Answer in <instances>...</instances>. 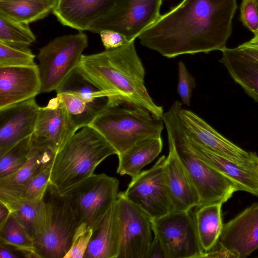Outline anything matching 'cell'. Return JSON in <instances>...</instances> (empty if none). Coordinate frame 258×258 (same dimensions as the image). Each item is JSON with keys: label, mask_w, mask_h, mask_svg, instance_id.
<instances>
[{"label": "cell", "mask_w": 258, "mask_h": 258, "mask_svg": "<svg viewBox=\"0 0 258 258\" xmlns=\"http://www.w3.org/2000/svg\"><path fill=\"white\" fill-rule=\"evenodd\" d=\"M11 214V212L8 207L0 202V227L5 223Z\"/></svg>", "instance_id": "cell-42"}, {"label": "cell", "mask_w": 258, "mask_h": 258, "mask_svg": "<svg viewBox=\"0 0 258 258\" xmlns=\"http://www.w3.org/2000/svg\"><path fill=\"white\" fill-rule=\"evenodd\" d=\"M163 148L161 137L142 140L117 155L116 172L120 175L136 177L147 165L151 163L161 153Z\"/></svg>", "instance_id": "cell-24"}, {"label": "cell", "mask_w": 258, "mask_h": 258, "mask_svg": "<svg viewBox=\"0 0 258 258\" xmlns=\"http://www.w3.org/2000/svg\"><path fill=\"white\" fill-rule=\"evenodd\" d=\"M180 123L186 135L207 149L245 167L256 169L258 157L245 151L224 137L191 111L178 108Z\"/></svg>", "instance_id": "cell-13"}, {"label": "cell", "mask_w": 258, "mask_h": 258, "mask_svg": "<svg viewBox=\"0 0 258 258\" xmlns=\"http://www.w3.org/2000/svg\"><path fill=\"white\" fill-rule=\"evenodd\" d=\"M147 258H166L163 248L155 236L150 245Z\"/></svg>", "instance_id": "cell-40"}, {"label": "cell", "mask_w": 258, "mask_h": 258, "mask_svg": "<svg viewBox=\"0 0 258 258\" xmlns=\"http://www.w3.org/2000/svg\"><path fill=\"white\" fill-rule=\"evenodd\" d=\"M88 45L87 35L80 31L58 37L39 49L37 58L41 93L57 90L78 67Z\"/></svg>", "instance_id": "cell-6"}, {"label": "cell", "mask_w": 258, "mask_h": 258, "mask_svg": "<svg viewBox=\"0 0 258 258\" xmlns=\"http://www.w3.org/2000/svg\"><path fill=\"white\" fill-rule=\"evenodd\" d=\"M3 203L8 207L35 242L42 233L46 221L47 211L44 200L28 201L19 200Z\"/></svg>", "instance_id": "cell-27"}, {"label": "cell", "mask_w": 258, "mask_h": 258, "mask_svg": "<svg viewBox=\"0 0 258 258\" xmlns=\"http://www.w3.org/2000/svg\"><path fill=\"white\" fill-rule=\"evenodd\" d=\"M186 135L190 148L199 157L232 180L240 190L258 196L256 169L239 165L192 140L186 134Z\"/></svg>", "instance_id": "cell-21"}, {"label": "cell", "mask_w": 258, "mask_h": 258, "mask_svg": "<svg viewBox=\"0 0 258 258\" xmlns=\"http://www.w3.org/2000/svg\"><path fill=\"white\" fill-rule=\"evenodd\" d=\"M204 258H237L231 251L218 244L213 250L204 253Z\"/></svg>", "instance_id": "cell-38"}, {"label": "cell", "mask_w": 258, "mask_h": 258, "mask_svg": "<svg viewBox=\"0 0 258 258\" xmlns=\"http://www.w3.org/2000/svg\"><path fill=\"white\" fill-rule=\"evenodd\" d=\"M254 37L258 38V30L256 33L254 34Z\"/></svg>", "instance_id": "cell-43"}, {"label": "cell", "mask_w": 258, "mask_h": 258, "mask_svg": "<svg viewBox=\"0 0 258 258\" xmlns=\"http://www.w3.org/2000/svg\"><path fill=\"white\" fill-rule=\"evenodd\" d=\"M218 244L237 258L247 257L258 249V203L223 224Z\"/></svg>", "instance_id": "cell-16"}, {"label": "cell", "mask_w": 258, "mask_h": 258, "mask_svg": "<svg viewBox=\"0 0 258 258\" xmlns=\"http://www.w3.org/2000/svg\"><path fill=\"white\" fill-rule=\"evenodd\" d=\"M77 68L90 82L110 95V105L142 107L162 118V107L154 102L145 85V69L135 40L118 48L83 54Z\"/></svg>", "instance_id": "cell-2"}, {"label": "cell", "mask_w": 258, "mask_h": 258, "mask_svg": "<svg viewBox=\"0 0 258 258\" xmlns=\"http://www.w3.org/2000/svg\"><path fill=\"white\" fill-rule=\"evenodd\" d=\"M256 171H257V175H258V160H257V164H256Z\"/></svg>", "instance_id": "cell-45"}, {"label": "cell", "mask_w": 258, "mask_h": 258, "mask_svg": "<svg viewBox=\"0 0 258 258\" xmlns=\"http://www.w3.org/2000/svg\"><path fill=\"white\" fill-rule=\"evenodd\" d=\"M13 249L0 244V258H17L19 256L14 252Z\"/></svg>", "instance_id": "cell-41"}, {"label": "cell", "mask_w": 258, "mask_h": 258, "mask_svg": "<svg viewBox=\"0 0 258 258\" xmlns=\"http://www.w3.org/2000/svg\"><path fill=\"white\" fill-rule=\"evenodd\" d=\"M119 180L105 173L93 174L64 194L78 225L85 223L94 230L118 196Z\"/></svg>", "instance_id": "cell-7"}, {"label": "cell", "mask_w": 258, "mask_h": 258, "mask_svg": "<svg viewBox=\"0 0 258 258\" xmlns=\"http://www.w3.org/2000/svg\"><path fill=\"white\" fill-rule=\"evenodd\" d=\"M77 131L58 96L39 107L33 134L46 140L56 152Z\"/></svg>", "instance_id": "cell-18"}, {"label": "cell", "mask_w": 258, "mask_h": 258, "mask_svg": "<svg viewBox=\"0 0 258 258\" xmlns=\"http://www.w3.org/2000/svg\"><path fill=\"white\" fill-rule=\"evenodd\" d=\"M219 61L232 79L258 103V61L237 47L221 50Z\"/></svg>", "instance_id": "cell-23"}, {"label": "cell", "mask_w": 258, "mask_h": 258, "mask_svg": "<svg viewBox=\"0 0 258 258\" xmlns=\"http://www.w3.org/2000/svg\"><path fill=\"white\" fill-rule=\"evenodd\" d=\"M36 37L29 24L15 21L0 13V42L18 47H29Z\"/></svg>", "instance_id": "cell-30"}, {"label": "cell", "mask_w": 258, "mask_h": 258, "mask_svg": "<svg viewBox=\"0 0 258 258\" xmlns=\"http://www.w3.org/2000/svg\"><path fill=\"white\" fill-rule=\"evenodd\" d=\"M0 244L19 252L26 257H37L34 239L11 213L0 227Z\"/></svg>", "instance_id": "cell-29"}, {"label": "cell", "mask_w": 258, "mask_h": 258, "mask_svg": "<svg viewBox=\"0 0 258 258\" xmlns=\"http://www.w3.org/2000/svg\"><path fill=\"white\" fill-rule=\"evenodd\" d=\"M116 154L113 147L88 125L77 132L55 154L48 190L62 195L94 174L98 165Z\"/></svg>", "instance_id": "cell-3"}, {"label": "cell", "mask_w": 258, "mask_h": 258, "mask_svg": "<svg viewBox=\"0 0 258 258\" xmlns=\"http://www.w3.org/2000/svg\"><path fill=\"white\" fill-rule=\"evenodd\" d=\"M240 20L253 34L258 30V10L254 0H242L240 8Z\"/></svg>", "instance_id": "cell-36"}, {"label": "cell", "mask_w": 258, "mask_h": 258, "mask_svg": "<svg viewBox=\"0 0 258 258\" xmlns=\"http://www.w3.org/2000/svg\"><path fill=\"white\" fill-rule=\"evenodd\" d=\"M56 152L45 140L32 134L28 159L16 173L0 179V202L6 203L21 200L28 182L51 166Z\"/></svg>", "instance_id": "cell-14"}, {"label": "cell", "mask_w": 258, "mask_h": 258, "mask_svg": "<svg viewBox=\"0 0 258 258\" xmlns=\"http://www.w3.org/2000/svg\"><path fill=\"white\" fill-rule=\"evenodd\" d=\"M180 104L177 101L174 102L162 117L168 144L173 147L198 192L199 206L217 202L224 203L240 189L232 180L204 162L191 150L178 116Z\"/></svg>", "instance_id": "cell-4"}, {"label": "cell", "mask_w": 258, "mask_h": 258, "mask_svg": "<svg viewBox=\"0 0 258 258\" xmlns=\"http://www.w3.org/2000/svg\"><path fill=\"white\" fill-rule=\"evenodd\" d=\"M99 34L105 49L118 48L130 42L125 36L116 31L105 30Z\"/></svg>", "instance_id": "cell-37"}, {"label": "cell", "mask_w": 258, "mask_h": 258, "mask_svg": "<svg viewBox=\"0 0 258 258\" xmlns=\"http://www.w3.org/2000/svg\"><path fill=\"white\" fill-rule=\"evenodd\" d=\"M89 126L97 131L118 155L139 141L161 137L164 122L145 108L122 104L109 105Z\"/></svg>", "instance_id": "cell-5"}, {"label": "cell", "mask_w": 258, "mask_h": 258, "mask_svg": "<svg viewBox=\"0 0 258 258\" xmlns=\"http://www.w3.org/2000/svg\"><path fill=\"white\" fill-rule=\"evenodd\" d=\"M151 222L166 258H204L191 211H171Z\"/></svg>", "instance_id": "cell-9"}, {"label": "cell", "mask_w": 258, "mask_h": 258, "mask_svg": "<svg viewBox=\"0 0 258 258\" xmlns=\"http://www.w3.org/2000/svg\"><path fill=\"white\" fill-rule=\"evenodd\" d=\"M178 94L183 104L189 106L196 80L182 61L178 63Z\"/></svg>", "instance_id": "cell-35"}, {"label": "cell", "mask_w": 258, "mask_h": 258, "mask_svg": "<svg viewBox=\"0 0 258 258\" xmlns=\"http://www.w3.org/2000/svg\"><path fill=\"white\" fill-rule=\"evenodd\" d=\"M39 107L32 98L0 109V157L33 134Z\"/></svg>", "instance_id": "cell-15"}, {"label": "cell", "mask_w": 258, "mask_h": 258, "mask_svg": "<svg viewBox=\"0 0 258 258\" xmlns=\"http://www.w3.org/2000/svg\"><path fill=\"white\" fill-rule=\"evenodd\" d=\"M51 165L33 177L26 184L22 192L21 200L28 201L44 200L48 189Z\"/></svg>", "instance_id": "cell-33"}, {"label": "cell", "mask_w": 258, "mask_h": 258, "mask_svg": "<svg viewBox=\"0 0 258 258\" xmlns=\"http://www.w3.org/2000/svg\"><path fill=\"white\" fill-rule=\"evenodd\" d=\"M45 202L47 218L41 235L35 240L37 258H63L78 225L67 198L49 190Z\"/></svg>", "instance_id": "cell-8"}, {"label": "cell", "mask_w": 258, "mask_h": 258, "mask_svg": "<svg viewBox=\"0 0 258 258\" xmlns=\"http://www.w3.org/2000/svg\"><path fill=\"white\" fill-rule=\"evenodd\" d=\"M35 57L29 47H18L0 42V67L35 66Z\"/></svg>", "instance_id": "cell-32"}, {"label": "cell", "mask_w": 258, "mask_h": 258, "mask_svg": "<svg viewBox=\"0 0 258 258\" xmlns=\"http://www.w3.org/2000/svg\"><path fill=\"white\" fill-rule=\"evenodd\" d=\"M93 232V229L85 223L78 225L74 233L70 249L63 258L84 257Z\"/></svg>", "instance_id": "cell-34"}, {"label": "cell", "mask_w": 258, "mask_h": 258, "mask_svg": "<svg viewBox=\"0 0 258 258\" xmlns=\"http://www.w3.org/2000/svg\"><path fill=\"white\" fill-rule=\"evenodd\" d=\"M162 0H117L105 14L93 22L87 30L99 33L105 30L119 32L134 41L161 15Z\"/></svg>", "instance_id": "cell-10"}, {"label": "cell", "mask_w": 258, "mask_h": 258, "mask_svg": "<svg viewBox=\"0 0 258 258\" xmlns=\"http://www.w3.org/2000/svg\"><path fill=\"white\" fill-rule=\"evenodd\" d=\"M31 136L21 141L0 157V179L12 175L27 162L30 148Z\"/></svg>", "instance_id": "cell-31"}, {"label": "cell", "mask_w": 258, "mask_h": 258, "mask_svg": "<svg viewBox=\"0 0 258 258\" xmlns=\"http://www.w3.org/2000/svg\"><path fill=\"white\" fill-rule=\"evenodd\" d=\"M258 10V0H254Z\"/></svg>", "instance_id": "cell-44"}, {"label": "cell", "mask_w": 258, "mask_h": 258, "mask_svg": "<svg viewBox=\"0 0 258 258\" xmlns=\"http://www.w3.org/2000/svg\"><path fill=\"white\" fill-rule=\"evenodd\" d=\"M41 87L38 64L0 67V109L35 98Z\"/></svg>", "instance_id": "cell-17"}, {"label": "cell", "mask_w": 258, "mask_h": 258, "mask_svg": "<svg viewBox=\"0 0 258 258\" xmlns=\"http://www.w3.org/2000/svg\"><path fill=\"white\" fill-rule=\"evenodd\" d=\"M77 130L89 125L95 117L110 104L109 100L91 102L68 92L56 93Z\"/></svg>", "instance_id": "cell-28"}, {"label": "cell", "mask_w": 258, "mask_h": 258, "mask_svg": "<svg viewBox=\"0 0 258 258\" xmlns=\"http://www.w3.org/2000/svg\"><path fill=\"white\" fill-rule=\"evenodd\" d=\"M164 165V179L172 211H190L199 207L198 192L171 145Z\"/></svg>", "instance_id": "cell-19"}, {"label": "cell", "mask_w": 258, "mask_h": 258, "mask_svg": "<svg viewBox=\"0 0 258 258\" xmlns=\"http://www.w3.org/2000/svg\"><path fill=\"white\" fill-rule=\"evenodd\" d=\"M222 202L208 204L196 208L193 214L196 230L204 253L218 245L223 224Z\"/></svg>", "instance_id": "cell-25"}, {"label": "cell", "mask_w": 258, "mask_h": 258, "mask_svg": "<svg viewBox=\"0 0 258 258\" xmlns=\"http://www.w3.org/2000/svg\"><path fill=\"white\" fill-rule=\"evenodd\" d=\"M117 0H57L52 13L64 26L79 31L107 13Z\"/></svg>", "instance_id": "cell-20"}, {"label": "cell", "mask_w": 258, "mask_h": 258, "mask_svg": "<svg viewBox=\"0 0 258 258\" xmlns=\"http://www.w3.org/2000/svg\"><path fill=\"white\" fill-rule=\"evenodd\" d=\"M166 157H160L150 169L141 171L122 192L128 201L143 210L151 218L162 216L172 211L164 179Z\"/></svg>", "instance_id": "cell-11"}, {"label": "cell", "mask_w": 258, "mask_h": 258, "mask_svg": "<svg viewBox=\"0 0 258 258\" xmlns=\"http://www.w3.org/2000/svg\"><path fill=\"white\" fill-rule=\"evenodd\" d=\"M120 227L118 258H147L153 240L151 217L119 192L117 200Z\"/></svg>", "instance_id": "cell-12"}, {"label": "cell", "mask_w": 258, "mask_h": 258, "mask_svg": "<svg viewBox=\"0 0 258 258\" xmlns=\"http://www.w3.org/2000/svg\"><path fill=\"white\" fill-rule=\"evenodd\" d=\"M246 54L258 61V38L253 37L249 41L238 46Z\"/></svg>", "instance_id": "cell-39"}, {"label": "cell", "mask_w": 258, "mask_h": 258, "mask_svg": "<svg viewBox=\"0 0 258 258\" xmlns=\"http://www.w3.org/2000/svg\"><path fill=\"white\" fill-rule=\"evenodd\" d=\"M120 243V221L116 201L93 230L84 257L118 258Z\"/></svg>", "instance_id": "cell-22"}, {"label": "cell", "mask_w": 258, "mask_h": 258, "mask_svg": "<svg viewBox=\"0 0 258 258\" xmlns=\"http://www.w3.org/2000/svg\"><path fill=\"white\" fill-rule=\"evenodd\" d=\"M236 9V0H182L138 38L167 58L221 51L231 35Z\"/></svg>", "instance_id": "cell-1"}, {"label": "cell", "mask_w": 258, "mask_h": 258, "mask_svg": "<svg viewBox=\"0 0 258 258\" xmlns=\"http://www.w3.org/2000/svg\"><path fill=\"white\" fill-rule=\"evenodd\" d=\"M57 0H0V13L19 22L29 24L45 18Z\"/></svg>", "instance_id": "cell-26"}]
</instances>
